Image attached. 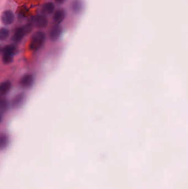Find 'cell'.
I'll list each match as a JSON object with an SVG mask.
<instances>
[{"label":"cell","instance_id":"cell-13","mask_svg":"<svg viewBox=\"0 0 188 189\" xmlns=\"http://www.w3.org/2000/svg\"><path fill=\"white\" fill-rule=\"evenodd\" d=\"M0 144L2 149L6 148L9 144V138L6 134H2L0 137Z\"/></svg>","mask_w":188,"mask_h":189},{"label":"cell","instance_id":"cell-9","mask_svg":"<svg viewBox=\"0 0 188 189\" xmlns=\"http://www.w3.org/2000/svg\"><path fill=\"white\" fill-rule=\"evenodd\" d=\"M25 95L23 94H17L13 98V101L12 102V106L15 109H17L21 107L25 101Z\"/></svg>","mask_w":188,"mask_h":189},{"label":"cell","instance_id":"cell-2","mask_svg":"<svg viewBox=\"0 0 188 189\" xmlns=\"http://www.w3.org/2000/svg\"><path fill=\"white\" fill-rule=\"evenodd\" d=\"M16 48L13 45H7L2 50V60L4 64H9L13 60Z\"/></svg>","mask_w":188,"mask_h":189},{"label":"cell","instance_id":"cell-5","mask_svg":"<svg viewBox=\"0 0 188 189\" xmlns=\"http://www.w3.org/2000/svg\"><path fill=\"white\" fill-rule=\"evenodd\" d=\"M62 32V28L59 25H55L49 31V38L52 41H56L59 38Z\"/></svg>","mask_w":188,"mask_h":189},{"label":"cell","instance_id":"cell-10","mask_svg":"<svg viewBox=\"0 0 188 189\" xmlns=\"http://www.w3.org/2000/svg\"><path fill=\"white\" fill-rule=\"evenodd\" d=\"M12 88V83L10 81H5L0 85V94L3 96L9 93Z\"/></svg>","mask_w":188,"mask_h":189},{"label":"cell","instance_id":"cell-3","mask_svg":"<svg viewBox=\"0 0 188 189\" xmlns=\"http://www.w3.org/2000/svg\"><path fill=\"white\" fill-rule=\"evenodd\" d=\"M34 83V78L33 75L30 74H27L23 76L20 80L21 86L24 89H30L33 86Z\"/></svg>","mask_w":188,"mask_h":189},{"label":"cell","instance_id":"cell-12","mask_svg":"<svg viewBox=\"0 0 188 189\" xmlns=\"http://www.w3.org/2000/svg\"><path fill=\"white\" fill-rule=\"evenodd\" d=\"M82 8V5L80 1L75 0L72 3V10L75 12H80Z\"/></svg>","mask_w":188,"mask_h":189},{"label":"cell","instance_id":"cell-16","mask_svg":"<svg viewBox=\"0 0 188 189\" xmlns=\"http://www.w3.org/2000/svg\"><path fill=\"white\" fill-rule=\"evenodd\" d=\"M55 1L58 4H62V3H64V2L65 1V0H55Z\"/></svg>","mask_w":188,"mask_h":189},{"label":"cell","instance_id":"cell-1","mask_svg":"<svg viewBox=\"0 0 188 189\" xmlns=\"http://www.w3.org/2000/svg\"><path fill=\"white\" fill-rule=\"evenodd\" d=\"M45 34L42 31H37L32 35L29 48L32 51H38L42 48L45 41Z\"/></svg>","mask_w":188,"mask_h":189},{"label":"cell","instance_id":"cell-7","mask_svg":"<svg viewBox=\"0 0 188 189\" xmlns=\"http://www.w3.org/2000/svg\"><path fill=\"white\" fill-rule=\"evenodd\" d=\"M34 23L36 27L40 29L46 28L48 25L47 17L44 15H38L34 19Z\"/></svg>","mask_w":188,"mask_h":189},{"label":"cell","instance_id":"cell-4","mask_svg":"<svg viewBox=\"0 0 188 189\" xmlns=\"http://www.w3.org/2000/svg\"><path fill=\"white\" fill-rule=\"evenodd\" d=\"M1 21L5 25H11L14 22V14L11 10L5 11L1 16Z\"/></svg>","mask_w":188,"mask_h":189},{"label":"cell","instance_id":"cell-8","mask_svg":"<svg viewBox=\"0 0 188 189\" xmlns=\"http://www.w3.org/2000/svg\"><path fill=\"white\" fill-rule=\"evenodd\" d=\"M66 17V12L62 9L57 10L53 15V22L55 25L61 23Z\"/></svg>","mask_w":188,"mask_h":189},{"label":"cell","instance_id":"cell-6","mask_svg":"<svg viewBox=\"0 0 188 189\" xmlns=\"http://www.w3.org/2000/svg\"><path fill=\"white\" fill-rule=\"evenodd\" d=\"M27 33L24 27H18L14 31L12 37V40L16 43L20 42L25 36V34Z\"/></svg>","mask_w":188,"mask_h":189},{"label":"cell","instance_id":"cell-11","mask_svg":"<svg viewBox=\"0 0 188 189\" xmlns=\"http://www.w3.org/2000/svg\"><path fill=\"white\" fill-rule=\"evenodd\" d=\"M55 10V5L53 2H47L42 7V11L44 14H51Z\"/></svg>","mask_w":188,"mask_h":189},{"label":"cell","instance_id":"cell-14","mask_svg":"<svg viewBox=\"0 0 188 189\" xmlns=\"http://www.w3.org/2000/svg\"><path fill=\"white\" fill-rule=\"evenodd\" d=\"M9 35V31L6 28H1L0 29V39L5 40L8 38Z\"/></svg>","mask_w":188,"mask_h":189},{"label":"cell","instance_id":"cell-15","mask_svg":"<svg viewBox=\"0 0 188 189\" xmlns=\"http://www.w3.org/2000/svg\"><path fill=\"white\" fill-rule=\"evenodd\" d=\"M0 107H1V112L6 111L9 107V101L7 100L6 98L1 99V102H0Z\"/></svg>","mask_w":188,"mask_h":189}]
</instances>
